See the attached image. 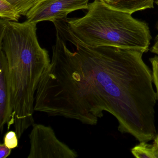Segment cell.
<instances>
[{
    "mask_svg": "<svg viewBox=\"0 0 158 158\" xmlns=\"http://www.w3.org/2000/svg\"><path fill=\"white\" fill-rule=\"evenodd\" d=\"M0 16L8 21L18 22L21 15L6 0H0Z\"/></svg>",
    "mask_w": 158,
    "mask_h": 158,
    "instance_id": "ba28073f",
    "label": "cell"
},
{
    "mask_svg": "<svg viewBox=\"0 0 158 158\" xmlns=\"http://www.w3.org/2000/svg\"><path fill=\"white\" fill-rule=\"evenodd\" d=\"M89 0H40L27 14V22L54 23L66 19L72 12L87 10Z\"/></svg>",
    "mask_w": 158,
    "mask_h": 158,
    "instance_id": "277c9868",
    "label": "cell"
},
{
    "mask_svg": "<svg viewBox=\"0 0 158 158\" xmlns=\"http://www.w3.org/2000/svg\"><path fill=\"white\" fill-rule=\"evenodd\" d=\"M152 66V75L153 82L156 89V95L158 100V56H155L150 59Z\"/></svg>",
    "mask_w": 158,
    "mask_h": 158,
    "instance_id": "8fae6325",
    "label": "cell"
},
{
    "mask_svg": "<svg viewBox=\"0 0 158 158\" xmlns=\"http://www.w3.org/2000/svg\"><path fill=\"white\" fill-rule=\"evenodd\" d=\"M19 138L15 131H10L6 133L4 137V143L7 147L13 149L17 148Z\"/></svg>",
    "mask_w": 158,
    "mask_h": 158,
    "instance_id": "30bf717a",
    "label": "cell"
},
{
    "mask_svg": "<svg viewBox=\"0 0 158 158\" xmlns=\"http://www.w3.org/2000/svg\"><path fill=\"white\" fill-rule=\"evenodd\" d=\"M27 158H76L74 150L58 139L50 126L34 123L29 135Z\"/></svg>",
    "mask_w": 158,
    "mask_h": 158,
    "instance_id": "3957f363",
    "label": "cell"
},
{
    "mask_svg": "<svg viewBox=\"0 0 158 158\" xmlns=\"http://www.w3.org/2000/svg\"><path fill=\"white\" fill-rule=\"evenodd\" d=\"M151 51L152 53H155L158 55V35L155 39V43L152 48Z\"/></svg>",
    "mask_w": 158,
    "mask_h": 158,
    "instance_id": "4fadbf2b",
    "label": "cell"
},
{
    "mask_svg": "<svg viewBox=\"0 0 158 158\" xmlns=\"http://www.w3.org/2000/svg\"><path fill=\"white\" fill-rule=\"evenodd\" d=\"M101 1H104V0H101Z\"/></svg>",
    "mask_w": 158,
    "mask_h": 158,
    "instance_id": "9a60e30c",
    "label": "cell"
},
{
    "mask_svg": "<svg viewBox=\"0 0 158 158\" xmlns=\"http://www.w3.org/2000/svg\"><path fill=\"white\" fill-rule=\"evenodd\" d=\"M132 154L137 158H158L153 144L141 141L131 149Z\"/></svg>",
    "mask_w": 158,
    "mask_h": 158,
    "instance_id": "52a82bcc",
    "label": "cell"
},
{
    "mask_svg": "<svg viewBox=\"0 0 158 158\" xmlns=\"http://www.w3.org/2000/svg\"><path fill=\"white\" fill-rule=\"evenodd\" d=\"M154 0H104L110 8L132 14L146 9H153Z\"/></svg>",
    "mask_w": 158,
    "mask_h": 158,
    "instance_id": "8992f818",
    "label": "cell"
},
{
    "mask_svg": "<svg viewBox=\"0 0 158 158\" xmlns=\"http://www.w3.org/2000/svg\"><path fill=\"white\" fill-rule=\"evenodd\" d=\"M0 130L2 133L5 125H7L8 130L12 125L14 107L8 62L2 50L0 55Z\"/></svg>",
    "mask_w": 158,
    "mask_h": 158,
    "instance_id": "5b68a950",
    "label": "cell"
},
{
    "mask_svg": "<svg viewBox=\"0 0 158 158\" xmlns=\"http://www.w3.org/2000/svg\"><path fill=\"white\" fill-rule=\"evenodd\" d=\"M154 140V141L153 144L154 145V147H155V150H156V152H157L158 156V131Z\"/></svg>",
    "mask_w": 158,
    "mask_h": 158,
    "instance_id": "5bb4252c",
    "label": "cell"
},
{
    "mask_svg": "<svg viewBox=\"0 0 158 158\" xmlns=\"http://www.w3.org/2000/svg\"><path fill=\"white\" fill-rule=\"evenodd\" d=\"M21 15L26 16L28 12L40 0H6Z\"/></svg>",
    "mask_w": 158,
    "mask_h": 158,
    "instance_id": "9c48e42d",
    "label": "cell"
},
{
    "mask_svg": "<svg viewBox=\"0 0 158 158\" xmlns=\"http://www.w3.org/2000/svg\"><path fill=\"white\" fill-rule=\"evenodd\" d=\"M11 149L10 148L3 143L0 144V158H6L11 153Z\"/></svg>",
    "mask_w": 158,
    "mask_h": 158,
    "instance_id": "7c38bea8",
    "label": "cell"
},
{
    "mask_svg": "<svg viewBox=\"0 0 158 158\" xmlns=\"http://www.w3.org/2000/svg\"><path fill=\"white\" fill-rule=\"evenodd\" d=\"M157 3H158V2H157Z\"/></svg>",
    "mask_w": 158,
    "mask_h": 158,
    "instance_id": "2e32d148",
    "label": "cell"
},
{
    "mask_svg": "<svg viewBox=\"0 0 158 158\" xmlns=\"http://www.w3.org/2000/svg\"><path fill=\"white\" fill-rule=\"evenodd\" d=\"M36 31V24L13 22L1 35V50L7 58L12 91V124L19 139L34 124L37 89L51 61L39 43Z\"/></svg>",
    "mask_w": 158,
    "mask_h": 158,
    "instance_id": "6da1fadb",
    "label": "cell"
},
{
    "mask_svg": "<svg viewBox=\"0 0 158 158\" xmlns=\"http://www.w3.org/2000/svg\"><path fill=\"white\" fill-rule=\"evenodd\" d=\"M87 10L83 17L65 22L67 29L81 43L91 48L107 46L148 52L152 37L146 23L101 0L89 4Z\"/></svg>",
    "mask_w": 158,
    "mask_h": 158,
    "instance_id": "7a4b0ae2",
    "label": "cell"
}]
</instances>
